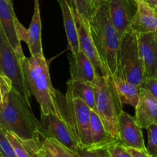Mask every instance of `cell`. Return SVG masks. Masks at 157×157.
<instances>
[{
    "instance_id": "obj_3",
    "label": "cell",
    "mask_w": 157,
    "mask_h": 157,
    "mask_svg": "<svg viewBox=\"0 0 157 157\" xmlns=\"http://www.w3.org/2000/svg\"><path fill=\"white\" fill-rule=\"evenodd\" d=\"M25 78L31 94L35 97L41 114H54L62 118L55 102V89L51 82L49 66L44 55L26 57L20 59Z\"/></svg>"
},
{
    "instance_id": "obj_26",
    "label": "cell",
    "mask_w": 157,
    "mask_h": 157,
    "mask_svg": "<svg viewBox=\"0 0 157 157\" xmlns=\"http://www.w3.org/2000/svg\"><path fill=\"white\" fill-rule=\"evenodd\" d=\"M12 89V81L7 76L0 73V109L4 106Z\"/></svg>"
},
{
    "instance_id": "obj_19",
    "label": "cell",
    "mask_w": 157,
    "mask_h": 157,
    "mask_svg": "<svg viewBox=\"0 0 157 157\" xmlns=\"http://www.w3.org/2000/svg\"><path fill=\"white\" fill-rule=\"evenodd\" d=\"M90 130L93 146L89 149H107L111 145L120 143L107 132L101 118L94 110L90 111Z\"/></svg>"
},
{
    "instance_id": "obj_33",
    "label": "cell",
    "mask_w": 157,
    "mask_h": 157,
    "mask_svg": "<svg viewBox=\"0 0 157 157\" xmlns=\"http://www.w3.org/2000/svg\"><path fill=\"white\" fill-rule=\"evenodd\" d=\"M148 5L150 6V7L153 8V9L155 10V12L157 13V0H154V1L152 2L150 4H148Z\"/></svg>"
},
{
    "instance_id": "obj_21",
    "label": "cell",
    "mask_w": 157,
    "mask_h": 157,
    "mask_svg": "<svg viewBox=\"0 0 157 157\" xmlns=\"http://www.w3.org/2000/svg\"><path fill=\"white\" fill-rule=\"evenodd\" d=\"M6 135L13 147L17 157H39V150L42 140L21 139L7 131H6Z\"/></svg>"
},
{
    "instance_id": "obj_8",
    "label": "cell",
    "mask_w": 157,
    "mask_h": 157,
    "mask_svg": "<svg viewBox=\"0 0 157 157\" xmlns=\"http://www.w3.org/2000/svg\"><path fill=\"white\" fill-rule=\"evenodd\" d=\"M41 124L43 128L42 139L52 138L61 144L76 152L78 143L71 129L63 118L54 114L42 115L41 114Z\"/></svg>"
},
{
    "instance_id": "obj_25",
    "label": "cell",
    "mask_w": 157,
    "mask_h": 157,
    "mask_svg": "<svg viewBox=\"0 0 157 157\" xmlns=\"http://www.w3.org/2000/svg\"><path fill=\"white\" fill-rule=\"evenodd\" d=\"M69 6L77 12L81 18L88 20L89 0H66Z\"/></svg>"
},
{
    "instance_id": "obj_36",
    "label": "cell",
    "mask_w": 157,
    "mask_h": 157,
    "mask_svg": "<svg viewBox=\"0 0 157 157\" xmlns=\"http://www.w3.org/2000/svg\"><path fill=\"white\" fill-rule=\"evenodd\" d=\"M7 1H9V2H12V0H7Z\"/></svg>"
},
{
    "instance_id": "obj_2",
    "label": "cell",
    "mask_w": 157,
    "mask_h": 157,
    "mask_svg": "<svg viewBox=\"0 0 157 157\" xmlns=\"http://www.w3.org/2000/svg\"><path fill=\"white\" fill-rule=\"evenodd\" d=\"M0 125L7 132L21 139L43 140L41 122L35 116L32 107L12 89L4 106L0 109Z\"/></svg>"
},
{
    "instance_id": "obj_17",
    "label": "cell",
    "mask_w": 157,
    "mask_h": 157,
    "mask_svg": "<svg viewBox=\"0 0 157 157\" xmlns=\"http://www.w3.org/2000/svg\"><path fill=\"white\" fill-rule=\"evenodd\" d=\"M71 78L93 84L97 78L94 67L89 58L81 50L76 54H68Z\"/></svg>"
},
{
    "instance_id": "obj_34",
    "label": "cell",
    "mask_w": 157,
    "mask_h": 157,
    "mask_svg": "<svg viewBox=\"0 0 157 157\" xmlns=\"http://www.w3.org/2000/svg\"><path fill=\"white\" fill-rule=\"evenodd\" d=\"M144 1L145 2H147V4H150V3H151L152 2L154 1V0H144Z\"/></svg>"
},
{
    "instance_id": "obj_37",
    "label": "cell",
    "mask_w": 157,
    "mask_h": 157,
    "mask_svg": "<svg viewBox=\"0 0 157 157\" xmlns=\"http://www.w3.org/2000/svg\"><path fill=\"white\" fill-rule=\"evenodd\" d=\"M156 78H157V73H156Z\"/></svg>"
},
{
    "instance_id": "obj_20",
    "label": "cell",
    "mask_w": 157,
    "mask_h": 157,
    "mask_svg": "<svg viewBox=\"0 0 157 157\" xmlns=\"http://www.w3.org/2000/svg\"><path fill=\"white\" fill-rule=\"evenodd\" d=\"M67 96L82 100L91 110L95 108V92L93 85L85 82L69 79L67 83Z\"/></svg>"
},
{
    "instance_id": "obj_30",
    "label": "cell",
    "mask_w": 157,
    "mask_h": 157,
    "mask_svg": "<svg viewBox=\"0 0 157 157\" xmlns=\"http://www.w3.org/2000/svg\"><path fill=\"white\" fill-rule=\"evenodd\" d=\"M140 87L149 91L150 93L157 99V78L156 77L145 78Z\"/></svg>"
},
{
    "instance_id": "obj_11",
    "label": "cell",
    "mask_w": 157,
    "mask_h": 157,
    "mask_svg": "<svg viewBox=\"0 0 157 157\" xmlns=\"http://www.w3.org/2000/svg\"><path fill=\"white\" fill-rule=\"evenodd\" d=\"M109 10L115 29L121 37L130 29L136 12L135 0H110Z\"/></svg>"
},
{
    "instance_id": "obj_1",
    "label": "cell",
    "mask_w": 157,
    "mask_h": 157,
    "mask_svg": "<svg viewBox=\"0 0 157 157\" xmlns=\"http://www.w3.org/2000/svg\"><path fill=\"white\" fill-rule=\"evenodd\" d=\"M88 23L90 35L100 58L110 75H113L117 69L121 38L112 23L109 2L90 14Z\"/></svg>"
},
{
    "instance_id": "obj_7",
    "label": "cell",
    "mask_w": 157,
    "mask_h": 157,
    "mask_svg": "<svg viewBox=\"0 0 157 157\" xmlns=\"http://www.w3.org/2000/svg\"><path fill=\"white\" fill-rule=\"evenodd\" d=\"M0 73L7 76L12 83V88L31 106L32 96L28 88L19 58L6 38L0 25Z\"/></svg>"
},
{
    "instance_id": "obj_15",
    "label": "cell",
    "mask_w": 157,
    "mask_h": 157,
    "mask_svg": "<svg viewBox=\"0 0 157 157\" xmlns=\"http://www.w3.org/2000/svg\"><path fill=\"white\" fill-rule=\"evenodd\" d=\"M135 111V119L141 129L157 123V99L149 91L140 87V96Z\"/></svg>"
},
{
    "instance_id": "obj_18",
    "label": "cell",
    "mask_w": 157,
    "mask_h": 157,
    "mask_svg": "<svg viewBox=\"0 0 157 157\" xmlns=\"http://www.w3.org/2000/svg\"><path fill=\"white\" fill-rule=\"evenodd\" d=\"M61 7L64 21V27L67 38V46L71 53L76 54L79 51L78 29L73 9L66 0H58Z\"/></svg>"
},
{
    "instance_id": "obj_16",
    "label": "cell",
    "mask_w": 157,
    "mask_h": 157,
    "mask_svg": "<svg viewBox=\"0 0 157 157\" xmlns=\"http://www.w3.org/2000/svg\"><path fill=\"white\" fill-rule=\"evenodd\" d=\"M136 12L130 29L136 33H157V13L144 0H135Z\"/></svg>"
},
{
    "instance_id": "obj_35",
    "label": "cell",
    "mask_w": 157,
    "mask_h": 157,
    "mask_svg": "<svg viewBox=\"0 0 157 157\" xmlns=\"http://www.w3.org/2000/svg\"><path fill=\"white\" fill-rule=\"evenodd\" d=\"M3 129H3V128H2V126H1V125H0V131L3 130Z\"/></svg>"
},
{
    "instance_id": "obj_28",
    "label": "cell",
    "mask_w": 157,
    "mask_h": 157,
    "mask_svg": "<svg viewBox=\"0 0 157 157\" xmlns=\"http://www.w3.org/2000/svg\"><path fill=\"white\" fill-rule=\"evenodd\" d=\"M77 152L80 157H111L107 148H98V149H86L78 148Z\"/></svg>"
},
{
    "instance_id": "obj_10",
    "label": "cell",
    "mask_w": 157,
    "mask_h": 157,
    "mask_svg": "<svg viewBox=\"0 0 157 157\" xmlns=\"http://www.w3.org/2000/svg\"><path fill=\"white\" fill-rule=\"evenodd\" d=\"M118 139L121 144L127 148L147 151L142 129L136 123L134 117L124 110L118 121Z\"/></svg>"
},
{
    "instance_id": "obj_12",
    "label": "cell",
    "mask_w": 157,
    "mask_h": 157,
    "mask_svg": "<svg viewBox=\"0 0 157 157\" xmlns=\"http://www.w3.org/2000/svg\"><path fill=\"white\" fill-rule=\"evenodd\" d=\"M136 34L145 78L156 77L157 73V33L148 32Z\"/></svg>"
},
{
    "instance_id": "obj_14",
    "label": "cell",
    "mask_w": 157,
    "mask_h": 157,
    "mask_svg": "<svg viewBox=\"0 0 157 157\" xmlns=\"http://www.w3.org/2000/svg\"><path fill=\"white\" fill-rule=\"evenodd\" d=\"M20 41L25 42L27 44L31 56L44 55L41 41V19L39 0H35L32 22L29 29H25L21 35Z\"/></svg>"
},
{
    "instance_id": "obj_29",
    "label": "cell",
    "mask_w": 157,
    "mask_h": 157,
    "mask_svg": "<svg viewBox=\"0 0 157 157\" xmlns=\"http://www.w3.org/2000/svg\"><path fill=\"white\" fill-rule=\"evenodd\" d=\"M111 157H132L127 148L120 143H116L107 148Z\"/></svg>"
},
{
    "instance_id": "obj_5",
    "label": "cell",
    "mask_w": 157,
    "mask_h": 157,
    "mask_svg": "<svg viewBox=\"0 0 157 157\" xmlns=\"http://www.w3.org/2000/svg\"><path fill=\"white\" fill-rule=\"evenodd\" d=\"M95 92L94 111L104 123L107 132L118 139V121L123 104L110 76H98L93 83Z\"/></svg>"
},
{
    "instance_id": "obj_32",
    "label": "cell",
    "mask_w": 157,
    "mask_h": 157,
    "mask_svg": "<svg viewBox=\"0 0 157 157\" xmlns=\"http://www.w3.org/2000/svg\"><path fill=\"white\" fill-rule=\"evenodd\" d=\"M127 149L132 155V157H151L148 154L147 151L140 150V149H133V148H127Z\"/></svg>"
},
{
    "instance_id": "obj_24",
    "label": "cell",
    "mask_w": 157,
    "mask_h": 157,
    "mask_svg": "<svg viewBox=\"0 0 157 157\" xmlns=\"http://www.w3.org/2000/svg\"><path fill=\"white\" fill-rule=\"evenodd\" d=\"M148 132V143L147 151L151 157H157V123L147 129Z\"/></svg>"
},
{
    "instance_id": "obj_6",
    "label": "cell",
    "mask_w": 157,
    "mask_h": 157,
    "mask_svg": "<svg viewBox=\"0 0 157 157\" xmlns=\"http://www.w3.org/2000/svg\"><path fill=\"white\" fill-rule=\"evenodd\" d=\"M113 75L139 86H141L145 80L144 65L138 46L137 34L131 29L121 37L117 69Z\"/></svg>"
},
{
    "instance_id": "obj_31",
    "label": "cell",
    "mask_w": 157,
    "mask_h": 157,
    "mask_svg": "<svg viewBox=\"0 0 157 157\" xmlns=\"http://www.w3.org/2000/svg\"><path fill=\"white\" fill-rule=\"evenodd\" d=\"M110 0H89V15L91 12L96 10L99 6L104 4L106 2H108Z\"/></svg>"
},
{
    "instance_id": "obj_9",
    "label": "cell",
    "mask_w": 157,
    "mask_h": 157,
    "mask_svg": "<svg viewBox=\"0 0 157 157\" xmlns=\"http://www.w3.org/2000/svg\"><path fill=\"white\" fill-rule=\"evenodd\" d=\"M77 29H78V42H79V50L89 58L94 67L95 72L98 76H110L108 71L104 67V64L100 58L91 35L89 28L88 20L84 19L80 16L75 11H74Z\"/></svg>"
},
{
    "instance_id": "obj_23",
    "label": "cell",
    "mask_w": 157,
    "mask_h": 157,
    "mask_svg": "<svg viewBox=\"0 0 157 157\" xmlns=\"http://www.w3.org/2000/svg\"><path fill=\"white\" fill-rule=\"evenodd\" d=\"M39 157H80V155L55 139L46 138L41 143Z\"/></svg>"
},
{
    "instance_id": "obj_22",
    "label": "cell",
    "mask_w": 157,
    "mask_h": 157,
    "mask_svg": "<svg viewBox=\"0 0 157 157\" xmlns=\"http://www.w3.org/2000/svg\"><path fill=\"white\" fill-rule=\"evenodd\" d=\"M110 78L122 104L136 107L139 100L140 86L123 79L116 75H110Z\"/></svg>"
},
{
    "instance_id": "obj_13",
    "label": "cell",
    "mask_w": 157,
    "mask_h": 157,
    "mask_svg": "<svg viewBox=\"0 0 157 157\" xmlns=\"http://www.w3.org/2000/svg\"><path fill=\"white\" fill-rule=\"evenodd\" d=\"M18 20L12 2L7 0H0V25L9 40V43L13 48L14 51L19 59L25 56L21 48V41L19 40L16 31V21Z\"/></svg>"
},
{
    "instance_id": "obj_27",
    "label": "cell",
    "mask_w": 157,
    "mask_h": 157,
    "mask_svg": "<svg viewBox=\"0 0 157 157\" xmlns=\"http://www.w3.org/2000/svg\"><path fill=\"white\" fill-rule=\"evenodd\" d=\"M0 157H17L13 147L6 135V130L0 131Z\"/></svg>"
},
{
    "instance_id": "obj_4",
    "label": "cell",
    "mask_w": 157,
    "mask_h": 157,
    "mask_svg": "<svg viewBox=\"0 0 157 157\" xmlns=\"http://www.w3.org/2000/svg\"><path fill=\"white\" fill-rule=\"evenodd\" d=\"M55 102L61 117L73 132L78 148L89 149L93 146L90 130L91 109L79 99H71L55 89Z\"/></svg>"
}]
</instances>
